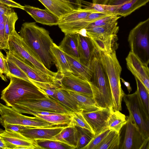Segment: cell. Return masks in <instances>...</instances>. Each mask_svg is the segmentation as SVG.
<instances>
[{"label":"cell","instance_id":"cell-3","mask_svg":"<svg viewBox=\"0 0 149 149\" xmlns=\"http://www.w3.org/2000/svg\"><path fill=\"white\" fill-rule=\"evenodd\" d=\"M98 51L100 62L109 79L112 95L113 110L120 111L122 101L125 94L121 86L122 68L117 58L116 51L109 53Z\"/></svg>","mask_w":149,"mask_h":149},{"label":"cell","instance_id":"cell-16","mask_svg":"<svg viewBox=\"0 0 149 149\" xmlns=\"http://www.w3.org/2000/svg\"><path fill=\"white\" fill-rule=\"evenodd\" d=\"M67 126L52 127H26L18 132L32 140L51 139L59 133Z\"/></svg>","mask_w":149,"mask_h":149},{"label":"cell","instance_id":"cell-22","mask_svg":"<svg viewBox=\"0 0 149 149\" xmlns=\"http://www.w3.org/2000/svg\"><path fill=\"white\" fill-rule=\"evenodd\" d=\"M78 37L77 33L65 34L58 46L64 53L79 60Z\"/></svg>","mask_w":149,"mask_h":149},{"label":"cell","instance_id":"cell-17","mask_svg":"<svg viewBox=\"0 0 149 149\" xmlns=\"http://www.w3.org/2000/svg\"><path fill=\"white\" fill-rule=\"evenodd\" d=\"M78 51L79 62L91 68V63L95 51L92 39L78 33Z\"/></svg>","mask_w":149,"mask_h":149},{"label":"cell","instance_id":"cell-45","mask_svg":"<svg viewBox=\"0 0 149 149\" xmlns=\"http://www.w3.org/2000/svg\"><path fill=\"white\" fill-rule=\"evenodd\" d=\"M13 10L12 8L0 2V14L8 17L10 15Z\"/></svg>","mask_w":149,"mask_h":149},{"label":"cell","instance_id":"cell-48","mask_svg":"<svg viewBox=\"0 0 149 149\" xmlns=\"http://www.w3.org/2000/svg\"><path fill=\"white\" fill-rule=\"evenodd\" d=\"M76 9L81 8V0H69Z\"/></svg>","mask_w":149,"mask_h":149},{"label":"cell","instance_id":"cell-26","mask_svg":"<svg viewBox=\"0 0 149 149\" xmlns=\"http://www.w3.org/2000/svg\"><path fill=\"white\" fill-rule=\"evenodd\" d=\"M51 139L64 143L76 149L77 139V130L75 127L67 126Z\"/></svg>","mask_w":149,"mask_h":149},{"label":"cell","instance_id":"cell-42","mask_svg":"<svg viewBox=\"0 0 149 149\" xmlns=\"http://www.w3.org/2000/svg\"><path fill=\"white\" fill-rule=\"evenodd\" d=\"M110 131L108 128H107L96 134L82 149H96L97 146Z\"/></svg>","mask_w":149,"mask_h":149},{"label":"cell","instance_id":"cell-18","mask_svg":"<svg viewBox=\"0 0 149 149\" xmlns=\"http://www.w3.org/2000/svg\"><path fill=\"white\" fill-rule=\"evenodd\" d=\"M23 8L37 22L50 26L58 24L59 18L46 8L42 9L28 5Z\"/></svg>","mask_w":149,"mask_h":149},{"label":"cell","instance_id":"cell-34","mask_svg":"<svg viewBox=\"0 0 149 149\" xmlns=\"http://www.w3.org/2000/svg\"><path fill=\"white\" fill-rule=\"evenodd\" d=\"M82 7L88 8L96 12L107 13L112 15L114 14L116 9L119 6H111L107 4H100L90 3L81 0Z\"/></svg>","mask_w":149,"mask_h":149},{"label":"cell","instance_id":"cell-37","mask_svg":"<svg viewBox=\"0 0 149 149\" xmlns=\"http://www.w3.org/2000/svg\"><path fill=\"white\" fill-rule=\"evenodd\" d=\"M135 79L137 87L136 91L145 110L149 115V93L139 79L136 78Z\"/></svg>","mask_w":149,"mask_h":149},{"label":"cell","instance_id":"cell-35","mask_svg":"<svg viewBox=\"0 0 149 149\" xmlns=\"http://www.w3.org/2000/svg\"><path fill=\"white\" fill-rule=\"evenodd\" d=\"M77 133V139L76 149H82L94 136L88 130L79 127H75Z\"/></svg>","mask_w":149,"mask_h":149},{"label":"cell","instance_id":"cell-27","mask_svg":"<svg viewBox=\"0 0 149 149\" xmlns=\"http://www.w3.org/2000/svg\"><path fill=\"white\" fill-rule=\"evenodd\" d=\"M52 99L61 102L73 112H82L77 103L73 99L68 91L61 87L57 88Z\"/></svg>","mask_w":149,"mask_h":149},{"label":"cell","instance_id":"cell-25","mask_svg":"<svg viewBox=\"0 0 149 149\" xmlns=\"http://www.w3.org/2000/svg\"><path fill=\"white\" fill-rule=\"evenodd\" d=\"M85 29L88 37L91 38H102L117 34L119 31V27L118 26L117 22L110 25Z\"/></svg>","mask_w":149,"mask_h":149},{"label":"cell","instance_id":"cell-7","mask_svg":"<svg viewBox=\"0 0 149 149\" xmlns=\"http://www.w3.org/2000/svg\"><path fill=\"white\" fill-rule=\"evenodd\" d=\"M124 101L144 138L149 139V115L145 110L136 91L131 94H125Z\"/></svg>","mask_w":149,"mask_h":149},{"label":"cell","instance_id":"cell-24","mask_svg":"<svg viewBox=\"0 0 149 149\" xmlns=\"http://www.w3.org/2000/svg\"><path fill=\"white\" fill-rule=\"evenodd\" d=\"M50 50L57 68V72L61 75L71 73L65 53L59 46L53 42Z\"/></svg>","mask_w":149,"mask_h":149},{"label":"cell","instance_id":"cell-52","mask_svg":"<svg viewBox=\"0 0 149 149\" xmlns=\"http://www.w3.org/2000/svg\"><path fill=\"white\" fill-rule=\"evenodd\" d=\"M6 17L0 14V23H4Z\"/></svg>","mask_w":149,"mask_h":149},{"label":"cell","instance_id":"cell-31","mask_svg":"<svg viewBox=\"0 0 149 149\" xmlns=\"http://www.w3.org/2000/svg\"><path fill=\"white\" fill-rule=\"evenodd\" d=\"M94 12H96L88 8L75 9L59 19L58 24L70 22L83 19Z\"/></svg>","mask_w":149,"mask_h":149},{"label":"cell","instance_id":"cell-44","mask_svg":"<svg viewBox=\"0 0 149 149\" xmlns=\"http://www.w3.org/2000/svg\"><path fill=\"white\" fill-rule=\"evenodd\" d=\"M7 131H12L19 132L26 128L25 126L20 125L13 124L9 123H4L2 125Z\"/></svg>","mask_w":149,"mask_h":149},{"label":"cell","instance_id":"cell-33","mask_svg":"<svg viewBox=\"0 0 149 149\" xmlns=\"http://www.w3.org/2000/svg\"><path fill=\"white\" fill-rule=\"evenodd\" d=\"M37 145L40 149H74L75 148L70 145L57 141L51 139L36 140Z\"/></svg>","mask_w":149,"mask_h":149},{"label":"cell","instance_id":"cell-1","mask_svg":"<svg viewBox=\"0 0 149 149\" xmlns=\"http://www.w3.org/2000/svg\"><path fill=\"white\" fill-rule=\"evenodd\" d=\"M19 35L29 52L47 69L50 70L55 61L50 50L54 42L48 31L36 22L23 23Z\"/></svg>","mask_w":149,"mask_h":149},{"label":"cell","instance_id":"cell-21","mask_svg":"<svg viewBox=\"0 0 149 149\" xmlns=\"http://www.w3.org/2000/svg\"><path fill=\"white\" fill-rule=\"evenodd\" d=\"M68 91L77 103L79 109L82 111L91 112L101 109L97 106L93 97L77 92Z\"/></svg>","mask_w":149,"mask_h":149},{"label":"cell","instance_id":"cell-13","mask_svg":"<svg viewBox=\"0 0 149 149\" xmlns=\"http://www.w3.org/2000/svg\"><path fill=\"white\" fill-rule=\"evenodd\" d=\"M112 110L111 108H106L91 112H82L94 136L108 128L107 120Z\"/></svg>","mask_w":149,"mask_h":149},{"label":"cell","instance_id":"cell-49","mask_svg":"<svg viewBox=\"0 0 149 149\" xmlns=\"http://www.w3.org/2000/svg\"><path fill=\"white\" fill-rule=\"evenodd\" d=\"M120 79L121 80L122 82L126 87L129 93H130L132 91V89L130 86V84L128 82L125 81L123 79L121 78H120Z\"/></svg>","mask_w":149,"mask_h":149},{"label":"cell","instance_id":"cell-51","mask_svg":"<svg viewBox=\"0 0 149 149\" xmlns=\"http://www.w3.org/2000/svg\"><path fill=\"white\" fill-rule=\"evenodd\" d=\"M6 149L4 143L0 137V149Z\"/></svg>","mask_w":149,"mask_h":149},{"label":"cell","instance_id":"cell-14","mask_svg":"<svg viewBox=\"0 0 149 149\" xmlns=\"http://www.w3.org/2000/svg\"><path fill=\"white\" fill-rule=\"evenodd\" d=\"M6 58L15 63L31 79L36 81L58 83V77L46 74L37 69L32 64L28 65L13 56L8 50L6 51Z\"/></svg>","mask_w":149,"mask_h":149},{"label":"cell","instance_id":"cell-32","mask_svg":"<svg viewBox=\"0 0 149 149\" xmlns=\"http://www.w3.org/2000/svg\"><path fill=\"white\" fill-rule=\"evenodd\" d=\"M120 133L111 130L96 149H118L120 143Z\"/></svg>","mask_w":149,"mask_h":149},{"label":"cell","instance_id":"cell-10","mask_svg":"<svg viewBox=\"0 0 149 149\" xmlns=\"http://www.w3.org/2000/svg\"><path fill=\"white\" fill-rule=\"evenodd\" d=\"M121 149H148L149 140L144 138L131 115L127 119Z\"/></svg>","mask_w":149,"mask_h":149},{"label":"cell","instance_id":"cell-5","mask_svg":"<svg viewBox=\"0 0 149 149\" xmlns=\"http://www.w3.org/2000/svg\"><path fill=\"white\" fill-rule=\"evenodd\" d=\"M149 18L140 22L130 31L128 40L130 51L143 63H149Z\"/></svg>","mask_w":149,"mask_h":149},{"label":"cell","instance_id":"cell-15","mask_svg":"<svg viewBox=\"0 0 149 149\" xmlns=\"http://www.w3.org/2000/svg\"><path fill=\"white\" fill-rule=\"evenodd\" d=\"M127 66L135 78L139 79L149 93V69L135 54L130 52L126 58Z\"/></svg>","mask_w":149,"mask_h":149},{"label":"cell","instance_id":"cell-39","mask_svg":"<svg viewBox=\"0 0 149 149\" xmlns=\"http://www.w3.org/2000/svg\"><path fill=\"white\" fill-rule=\"evenodd\" d=\"M68 125L79 127L85 128L93 133L91 129L83 117L82 112H72V113L71 121Z\"/></svg>","mask_w":149,"mask_h":149},{"label":"cell","instance_id":"cell-23","mask_svg":"<svg viewBox=\"0 0 149 149\" xmlns=\"http://www.w3.org/2000/svg\"><path fill=\"white\" fill-rule=\"evenodd\" d=\"M95 49L97 50L104 53H111L118 47L117 34L102 38H91Z\"/></svg>","mask_w":149,"mask_h":149},{"label":"cell","instance_id":"cell-29","mask_svg":"<svg viewBox=\"0 0 149 149\" xmlns=\"http://www.w3.org/2000/svg\"><path fill=\"white\" fill-rule=\"evenodd\" d=\"M149 0H131L116 9L114 14L125 17L135 10L145 5Z\"/></svg>","mask_w":149,"mask_h":149},{"label":"cell","instance_id":"cell-28","mask_svg":"<svg viewBox=\"0 0 149 149\" xmlns=\"http://www.w3.org/2000/svg\"><path fill=\"white\" fill-rule=\"evenodd\" d=\"M127 122L126 116L120 111H112L107 122V127L110 130L120 133L122 127Z\"/></svg>","mask_w":149,"mask_h":149},{"label":"cell","instance_id":"cell-12","mask_svg":"<svg viewBox=\"0 0 149 149\" xmlns=\"http://www.w3.org/2000/svg\"><path fill=\"white\" fill-rule=\"evenodd\" d=\"M58 79L62 88L93 97L89 81L71 73L61 75L58 72Z\"/></svg>","mask_w":149,"mask_h":149},{"label":"cell","instance_id":"cell-8","mask_svg":"<svg viewBox=\"0 0 149 149\" xmlns=\"http://www.w3.org/2000/svg\"><path fill=\"white\" fill-rule=\"evenodd\" d=\"M11 107L15 110L26 109L61 114L74 112L61 102L49 97L20 101Z\"/></svg>","mask_w":149,"mask_h":149},{"label":"cell","instance_id":"cell-2","mask_svg":"<svg viewBox=\"0 0 149 149\" xmlns=\"http://www.w3.org/2000/svg\"><path fill=\"white\" fill-rule=\"evenodd\" d=\"M91 65L92 75L89 83L96 105L101 109L112 108V95L108 76L96 49Z\"/></svg>","mask_w":149,"mask_h":149},{"label":"cell","instance_id":"cell-6","mask_svg":"<svg viewBox=\"0 0 149 149\" xmlns=\"http://www.w3.org/2000/svg\"><path fill=\"white\" fill-rule=\"evenodd\" d=\"M8 51L14 57L24 63L30 62L41 71L51 76L57 77L58 72H53L47 69L28 50L23 40L15 30L9 36Z\"/></svg>","mask_w":149,"mask_h":149},{"label":"cell","instance_id":"cell-40","mask_svg":"<svg viewBox=\"0 0 149 149\" xmlns=\"http://www.w3.org/2000/svg\"><path fill=\"white\" fill-rule=\"evenodd\" d=\"M6 59L10 73V75L9 76H12L31 82V79L14 62L6 58Z\"/></svg>","mask_w":149,"mask_h":149},{"label":"cell","instance_id":"cell-20","mask_svg":"<svg viewBox=\"0 0 149 149\" xmlns=\"http://www.w3.org/2000/svg\"><path fill=\"white\" fill-rule=\"evenodd\" d=\"M64 53L71 73L82 79L91 81L92 75V68L84 65L79 60Z\"/></svg>","mask_w":149,"mask_h":149},{"label":"cell","instance_id":"cell-30","mask_svg":"<svg viewBox=\"0 0 149 149\" xmlns=\"http://www.w3.org/2000/svg\"><path fill=\"white\" fill-rule=\"evenodd\" d=\"M72 113H55L48 115H36L34 116L39 117L55 126H68L70 123Z\"/></svg>","mask_w":149,"mask_h":149},{"label":"cell","instance_id":"cell-19","mask_svg":"<svg viewBox=\"0 0 149 149\" xmlns=\"http://www.w3.org/2000/svg\"><path fill=\"white\" fill-rule=\"evenodd\" d=\"M58 18L63 16L76 9L69 0H38Z\"/></svg>","mask_w":149,"mask_h":149},{"label":"cell","instance_id":"cell-46","mask_svg":"<svg viewBox=\"0 0 149 149\" xmlns=\"http://www.w3.org/2000/svg\"><path fill=\"white\" fill-rule=\"evenodd\" d=\"M0 2L11 8H18L24 10L23 6L12 0H0Z\"/></svg>","mask_w":149,"mask_h":149},{"label":"cell","instance_id":"cell-41","mask_svg":"<svg viewBox=\"0 0 149 149\" xmlns=\"http://www.w3.org/2000/svg\"><path fill=\"white\" fill-rule=\"evenodd\" d=\"M121 17L116 15H110L96 20L88 25L84 28L88 29L96 27L111 24L117 22Z\"/></svg>","mask_w":149,"mask_h":149},{"label":"cell","instance_id":"cell-36","mask_svg":"<svg viewBox=\"0 0 149 149\" xmlns=\"http://www.w3.org/2000/svg\"><path fill=\"white\" fill-rule=\"evenodd\" d=\"M31 81L42 93L47 97L51 98L54 96L56 89L58 87H61L59 84L57 83L40 82L31 79Z\"/></svg>","mask_w":149,"mask_h":149},{"label":"cell","instance_id":"cell-9","mask_svg":"<svg viewBox=\"0 0 149 149\" xmlns=\"http://www.w3.org/2000/svg\"><path fill=\"white\" fill-rule=\"evenodd\" d=\"M2 115L0 117V124L9 123L34 127L56 126L37 117H30L22 114L12 108L0 103Z\"/></svg>","mask_w":149,"mask_h":149},{"label":"cell","instance_id":"cell-38","mask_svg":"<svg viewBox=\"0 0 149 149\" xmlns=\"http://www.w3.org/2000/svg\"><path fill=\"white\" fill-rule=\"evenodd\" d=\"M17 14L14 10L10 15L6 17L4 22L5 37L6 42L8 43L9 36L15 30V24L18 19Z\"/></svg>","mask_w":149,"mask_h":149},{"label":"cell","instance_id":"cell-43","mask_svg":"<svg viewBox=\"0 0 149 149\" xmlns=\"http://www.w3.org/2000/svg\"><path fill=\"white\" fill-rule=\"evenodd\" d=\"M3 74H5L8 78L10 75L6 56L3 55L0 49V77L2 79L5 78Z\"/></svg>","mask_w":149,"mask_h":149},{"label":"cell","instance_id":"cell-50","mask_svg":"<svg viewBox=\"0 0 149 149\" xmlns=\"http://www.w3.org/2000/svg\"><path fill=\"white\" fill-rule=\"evenodd\" d=\"M108 0H92L93 3L100 4H106Z\"/></svg>","mask_w":149,"mask_h":149},{"label":"cell","instance_id":"cell-47","mask_svg":"<svg viewBox=\"0 0 149 149\" xmlns=\"http://www.w3.org/2000/svg\"><path fill=\"white\" fill-rule=\"evenodd\" d=\"M131 0H108L106 4L111 6H120Z\"/></svg>","mask_w":149,"mask_h":149},{"label":"cell","instance_id":"cell-53","mask_svg":"<svg viewBox=\"0 0 149 149\" xmlns=\"http://www.w3.org/2000/svg\"><path fill=\"white\" fill-rule=\"evenodd\" d=\"M0 115H1V116L2 115V111L1 110V109L0 106Z\"/></svg>","mask_w":149,"mask_h":149},{"label":"cell","instance_id":"cell-4","mask_svg":"<svg viewBox=\"0 0 149 149\" xmlns=\"http://www.w3.org/2000/svg\"><path fill=\"white\" fill-rule=\"evenodd\" d=\"M8 78L10 82L2 91L1 97L8 106L21 100L47 97L31 82L12 76Z\"/></svg>","mask_w":149,"mask_h":149},{"label":"cell","instance_id":"cell-11","mask_svg":"<svg viewBox=\"0 0 149 149\" xmlns=\"http://www.w3.org/2000/svg\"><path fill=\"white\" fill-rule=\"evenodd\" d=\"M0 137L6 149H40L35 140L27 138L17 132L0 129Z\"/></svg>","mask_w":149,"mask_h":149}]
</instances>
